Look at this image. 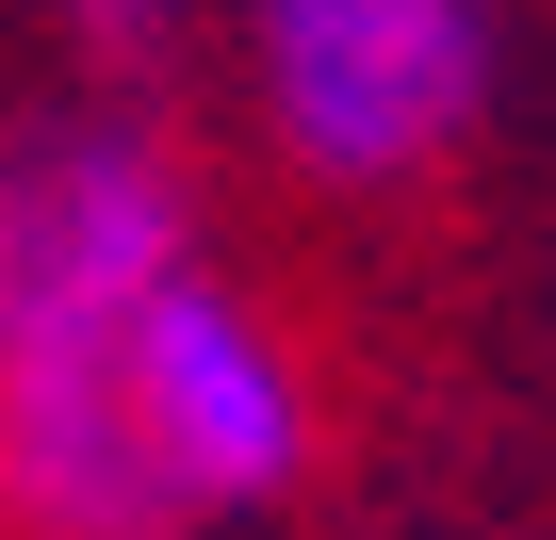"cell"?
<instances>
[{
    "mask_svg": "<svg viewBox=\"0 0 556 540\" xmlns=\"http://www.w3.org/2000/svg\"><path fill=\"white\" fill-rule=\"evenodd\" d=\"M197 279V180L148 115L83 99L0 148V507L34 540H164L131 344Z\"/></svg>",
    "mask_w": 556,
    "mask_h": 540,
    "instance_id": "1",
    "label": "cell"
},
{
    "mask_svg": "<svg viewBox=\"0 0 556 540\" xmlns=\"http://www.w3.org/2000/svg\"><path fill=\"white\" fill-rule=\"evenodd\" d=\"M245 83H262L278 164L426 180L491 115L507 34H491V0H245Z\"/></svg>",
    "mask_w": 556,
    "mask_h": 540,
    "instance_id": "2",
    "label": "cell"
},
{
    "mask_svg": "<svg viewBox=\"0 0 556 540\" xmlns=\"http://www.w3.org/2000/svg\"><path fill=\"white\" fill-rule=\"evenodd\" d=\"M131 426H148V475H164L180 524H245V507H278L312 475V377L278 344V312L245 279H213V262L131 344Z\"/></svg>",
    "mask_w": 556,
    "mask_h": 540,
    "instance_id": "3",
    "label": "cell"
},
{
    "mask_svg": "<svg viewBox=\"0 0 556 540\" xmlns=\"http://www.w3.org/2000/svg\"><path fill=\"white\" fill-rule=\"evenodd\" d=\"M66 17H83V34H164L180 0H66Z\"/></svg>",
    "mask_w": 556,
    "mask_h": 540,
    "instance_id": "4",
    "label": "cell"
}]
</instances>
